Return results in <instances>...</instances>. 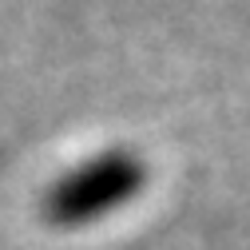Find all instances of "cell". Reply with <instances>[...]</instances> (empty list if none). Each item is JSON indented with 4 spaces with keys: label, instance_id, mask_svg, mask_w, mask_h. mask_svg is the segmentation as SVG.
<instances>
[{
    "label": "cell",
    "instance_id": "obj_1",
    "mask_svg": "<svg viewBox=\"0 0 250 250\" xmlns=\"http://www.w3.org/2000/svg\"><path fill=\"white\" fill-rule=\"evenodd\" d=\"M147 183V167L135 151L127 147H111L100 151L96 159H87L80 167H72L68 175H60L48 191H44V218L52 227H87L96 218L127 207L131 199H139Z\"/></svg>",
    "mask_w": 250,
    "mask_h": 250
}]
</instances>
